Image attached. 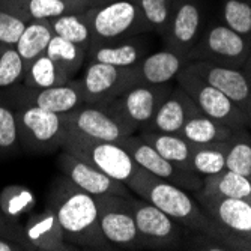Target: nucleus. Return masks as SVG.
Segmentation results:
<instances>
[{
	"label": "nucleus",
	"mask_w": 251,
	"mask_h": 251,
	"mask_svg": "<svg viewBox=\"0 0 251 251\" xmlns=\"http://www.w3.org/2000/svg\"><path fill=\"white\" fill-rule=\"evenodd\" d=\"M47 204L57 215L66 242L86 250H113L101 232L95 196L62 176L51 185Z\"/></svg>",
	"instance_id": "obj_1"
},
{
	"label": "nucleus",
	"mask_w": 251,
	"mask_h": 251,
	"mask_svg": "<svg viewBox=\"0 0 251 251\" xmlns=\"http://www.w3.org/2000/svg\"><path fill=\"white\" fill-rule=\"evenodd\" d=\"M126 187L139 197L148 200L153 206L166 212L182 227H187L190 230L199 232L209 239L220 242L221 235L218 227L203 211L200 203L194 196L190 194L188 190L180 188L161 177H156L142 167Z\"/></svg>",
	"instance_id": "obj_2"
},
{
	"label": "nucleus",
	"mask_w": 251,
	"mask_h": 251,
	"mask_svg": "<svg viewBox=\"0 0 251 251\" xmlns=\"http://www.w3.org/2000/svg\"><path fill=\"white\" fill-rule=\"evenodd\" d=\"M62 149L73 153L74 156L111 176L113 179L124 182L125 185L140 170L139 164L128 153V151L115 142H104L89 139L71 129H63Z\"/></svg>",
	"instance_id": "obj_3"
},
{
	"label": "nucleus",
	"mask_w": 251,
	"mask_h": 251,
	"mask_svg": "<svg viewBox=\"0 0 251 251\" xmlns=\"http://www.w3.org/2000/svg\"><path fill=\"white\" fill-rule=\"evenodd\" d=\"M90 44L107 42L151 32L135 0H108L86 11Z\"/></svg>",
	"instance_id": "obj_4"
},
{
	"label": "nucleus",
	"mask_w": 251,
	"mask_h": 251,
	"mask_svg": "<svg viewBox=\"0 0 251 251\" xmlns=\"http://www.w3.org/2000/svg\"><path fill=\"white\" fill-rule=\"evenodd\" d=\"M196 200L220 230V244L227 250H242L251 238V201L244 199L221 197L201 190L194 191Z\"/></svg>",
	"instance_id": "obj_5"
},
{
	"label": "nucleus",
	"mask_w": 251,
	"mask_h": 251,
	"mask_svg": "<svg viewBox=\"0 0 251 251\" xmlns=\"http://www.w3.org/2000/svg\"><path fill=\"white\" fill-rule=\"evenodd\" d=\"M251 49V39L226 26L223 21L212 23L203 30L193 50L187 56V62H211L226 66L242 68Z\"/></svg>",
	"instance_id": "obj_6"
},
{
	"label": "nucleus",
	"mask_w": 251,
	"mask_h": 251,
	"mask_svg": "<svg viewBox=\"0 0 251 251\" xmlns=\"http://www.w3.org/2000/svg\"><path fill=\"white\" fill-rule=\"evenodd\" d=\"M21 149L29 153H51L62 149L63 118L38 107L14 108Z\"/></svg>",
	"instance_id": "obj_7"
},
{
	"label": "nucleus",
	"mask_w": 251,
	"mask_h": 251,
	"mask_svg": "<svg viewBox=\"0 0 251 251\" xmlns=\"http://www.w3.org/2000/svg\"><path fill=\"white\" fill-rule=\"evenodd\" d=\"M2 97L12 108L38 107L59 115H65L84 104L83 90L77 78L60 86L36 89L18 83L12 87L0 90Z\"/></svg>",
	"instance_id": "obj_8"
},
{
	"label": "nucleus",
	"mask_w": 251,
	"mask_h": 251,
	"mask_svg": "<svg viewBox=\"0 0 251 251\" xmlns=\"http://www.w3.org/2000/svg\"><path fill=\"white\" fill-rule=\"evenodd\" d=\"M172 89L170 83L135 84L104 107L134 132L142 131L155 116L156 110L169 97Z\"/></svg>",
	"instance_id": "obj_9"
},
{
	"label": "nucleus",
	"mask_w": 251,
	"mask_h": 251,
	"mask_svg": "<svg viewBox=\"0 0 251 251\" xmlns=\"http://www.w3.org/2000/svg\"><path fill=\"white\" fill-rule=\"evenodd\" d=\"M176 80L177 84L193 98L203 115L226 126H230L232 129L251 126L242 111L223 92L199 75L190 73L187 68L177 74Z\"/></svg>",
	"instance_id": "obj_10"
},
{
	"label": "nucleus",
	"mask_w": 251,
	"mask_h": 251,
	"mask_svg": "<svg viewBox=\"0 0 251 251\" xmlns=\"http://www.w3.org/2000/svg\"><path fill=\"white\" fill-rule=\"evenodd\" d=\"M97 203L101 232L113 248H143L137 233L129 197L100 196L97 197Z\"/></svg>",
	"instance_id": "obj_11"
},
{
	"label": "nucleus",
	"mask_w": 251,
	"mask_h": 251,
	"mask_svg": "<svg viewBox=\"0 0 251 251\" xmlns=\"http://www.w3.org/2000/svg\"><path fill=\"white\" fill-rule=\"evenodd\" d=\"M137 233L143 248L166 250L179 245L182 226L142 197H129Z\"/></svg>",
	"instance_id": "obj_12"
},
{
	"label": "nucleus",
	"mask_w": 251,
	"mask_h": 251,
	"mask_svg": "<svg viewBox=\"0 0 251 251\" xmlns=\"http://www.w3.org/2000/svg\"><path fill=\"white\" fill-rule=\"evenodd\" d=\"M185 68L223 92L242 111L251 125V77L244 71V68L203 60L190 62Z\"/></svg>",
	"instance_id": "obj_13"
},
{
	"label": "nucleus",
	"mask_w": 251,
	"mask_h": 251,
	"mask_svg": "<svg viewBox=\"0 0 251 251\" xmlns=\"http://www.w3.org/2000/svg\"><path fill=\"white\" fill-rule=\"evenodd\" d=\"M77 80L83 90L84 104L101 107L134 86L131 68H119L94 60H87L81 77Z\"/></svg>",
	"instance_id": "obj_14"
},
{
	"label": "nucleus",
	"mask_w": 251,
	"mask_h": 251,
	"mask_svg": "<svg viewBox=\"0 0 251 251\" xmlns=\"http://www.w3.org/2000/svg\"><path fill=\"white\" fill-rule=\"evenodd\" d=\"M128 153L134 158V161L139 164L143 170L169 180L172 184L188 190V191H199L203 187V177L191 170L179 167L169 159L159 155L149 143H146L140 135H128L119 142Z\"/></svg>",
	"instance_id": "obj_15"
},
{
	"label": "nucleus",
	"mask_w": 251,
	"mask_h": 251,
	"mask_svg": "<svg viewBox=\"0 0 251 251\" xmlns=\"http://www.w3.org/2000/svg\"><path fill=\"white\" fill-rule=\"evenodd\" d=\"M62 118L66 129L75 131L95 140L119 143L125 137L134 134L129 126L101 105L83 104L70 113H65Z\"/></svg>",
	"instance_id": "obj_16"
},
{
	"label": "nucleus",
	"mask_w": 251,
	"mask_h": 251,
	"mask_svg": "<svg viewBox=\"0 0 251 251\" xmlns=\"http://www.w3.org/2000/svg\"><path fill=\"white\" fill-rule=\"evenodd\" d=\"M57 167L60 169L63 176L70 179L74 185H77L83 191L95 197L100 196L131 197L132 196V191L124 182L113 179L111 176L102 173L101 170L74 156L68 151L60 149V153L57 156Z\"/></svg>",
	"instance_id": "obj_17"
},
{
	"label": "nucleus",
	"mask_w": 251,
	"mask_h": 251,
	"mask_svg": "<svg viewBox=\"0 0 251 251\" xmlns=\"http://www.w3.org/2000/svg\"><path fill=\"white\" fill-rule=\"evenodd\" d=\"M203 32V8L200 0H175L173 14L164 38L166 49L185 57Z\"/></svg>",
	"instance_id": "obj_18"
},
{
	"label": "nucleus",
	"mask_w": 251,
	"mask_h": 251,
	"mask_svg": "<svg viewBox=\"0 0 251 251\" xmlns=\"http://www.w3.org/2000/svg\"><path fill=\"white\" fill-rule=\"evenodd\" d=\"M25 235L32 250L39 251H71L75 247L65 241L57 215L47 204L41 212H30L23 224Z\"/></svg>",
	"instance_id": "obj_19"
},
{
	"label": "nucleus",
	"mask_w": 251,
	"mask_h": 251,
	"mask_svg": "<svg viewBox=\"0 0 251 251\" xmlns=\"http://www.w3.org/2000/svg\"><path fill=\"white\" fill-rule=\"evenodd\" d=\"M199 111L201 110L197 107L193 98L177 84V87L172 89L169 97L156 110L155 116L142 131L179 134L185 122Z\"/></svg>",
	"instance_id": "obj_20"
},
{
	"label": "nucleus",
	"mask_w": 251,
	"mask_h": 251,
	"mask_svg": "<svg viewBox=\"0 0 251 251\" xmlns=\"http://www.w3.org/2000/svg\"><path fill=\"white\" fill-rule=\"evenodd\" d=\"M187 59L177 53L164 49L152 54H146L135 66H132V84H166L177 77L184 70Z\"/></svg>",
	"instance_id": "obj_21"
},
{
	"label": "nucleus",
	"mask_w": 251,
	"mask_h": 251,
	"mask_svg": "<svg viewBox=\"0 0 251 251\" xmlns=\"http://www.w3.org/2000/svg\"><path fill=\"white\" fill-rule=\"evenodd\" d=\"M146 56V42L140 35L90 44L87 49V60L101 62L119 68H132Z\"/></svg>",
	"instance_id": "obj_22"
},
{
	"label": "nucleus",
	"mask_w": 251,
	"mask_h": 251,
	"mask_svg": "<svg viewBox=\"0 0 251 251\" xmlns=\"http://www.w3.org/2000/svg\"><path fill=\"white\" fill-rule=\"evenodd\" d=\"M29 21H49L66 14L84 12L89 8L105 3L104 0H8Z\"/></svg>",
	"instance_id": "obj_23"
},
{
	"label": "nucleus",
	"mask_w": 251,
	"mask_h": 251,
	"mask_svg": "<svg viewBox=\"0 0 251 251\" xmlns=\"http://www.w3.org/2000/svg\"><path fill=\"white\" fill-rule=\"evenodd\" d=\"M139 135L146 143H149L159 155L169 159L170 163L179 167H184L187 170H191L190 161H191V153H193L194 145L190 143L187 139H184L180 134L139 131Z\"/></svg>",
	"instance_id": "obj_24"
},
{
	"label": "nucleus",
	"mask_w": 251,
	"mask_h": 251,
	"mask_svg": "<svg viewBox=\"0 0 251 251\" xmlns=\"http://www.w3.org/2000/svg\"><path fill=\"white\" fill-rule=\"evenodd\" d=\"M233 131L235 129H232L230 126H226L199 111L185 122L179 134L194 146H201L224 143L230 139Z\"/></svg>",
	"instance_id": "obj_25"
},
{
	"label": "nucleus",
	"mask_w": 251,
	"mask_h": 251,
	"mask_svg": "<svg viewBox=\"0 0 251 251\" xmlns=\"http://www.w3.org/2000/svg\"><path fill=\"white\" fill-rule=\"evenodd\" d=\"M74 78L68 75L54 60H51L47 53H44L26 65L23 84L36 89H45L65 84Z\"/></svg>",
	"instance_id": "obj_26"
},
{
	"label": "nucleus",
	"mask_w": 251,
	"mask_h": 251,
	"mask_svg": "<svg viewBox=\"0 0 251 251\" xmlns=\"http://www.w3.org/2000/svg\"><path fill=\"white\" fill-rule=\"evenodd\" d=\"M200 190L221 197L244 199L251 201V179L227 169L218 175L203 177V187Z\"/></svg>",
	"instance_id": "obj_27"
},
{
	"label": "nucleus",
	"mask_w": 251,
	"mask_h": 251,
	"mask_svg": "<svg viewBox=\"0 0 251 251\" xmlns=\"http://www.w3.org/2000/svg\"><path fill=\"white\" fill-rule=\"evenodd\" d=\"M53 30L49 25V21L44 20H33L29 21L25 32L21 33L15 49L21 56L25 65L36 59L38 56L47 51L49 44L53 38Z\"/></svg>",
	"instance_id": "obj_28"
},
{
	"label": "nucleus",
	"mask_w": 251,
	"mask_h": 251,
	"mask_svg": "<svg viewBox=\"0 0 251 251\" xmlns=\"http://www.w3.org/2000/svg\"><path fill=\"white\" fill-rule=\"evenodd\" d=\"M45 53L71 78L77 75V73L84 66V62H87V50L57 35H53Z\"/></svg>",
	"instance_id": "obj_29"
},
{
	"label": "nucleus",
	"mask_w": 251,
	"mask_h": 251,
	"mask_svg": "<svg viewBox=\"0 0 251 251\" xmlns=\"http://www.w3.org/2000/svg\"><path fill=\"white\" fill-rule=\"evenodd\" d=\"M226 169L251 179V135L245 128L235 129L226 143Z\"/></svg>",
	"instance_id": "obj_30"
},
{
	"label": "nucleus",
	"mask_w": 251,
	"mask_h": 251,
	"mask_svg": "<svg viewBox=\"0 0 251 251\" xmlns=\"http://www.w3.org/2000/svg\"><path fill=\"white\" fill-rule=\"evenodd\" d=\"M49 25L54 35L80 45V47H83L84 50L89 49L90 29H89L86 11L51 18V20H49Z\"/></svg>",
	"instance_id": "obj_31"
},
{
	"label": "nucleus",
	"mask_w": 251,
	"mask_h": 251,
	"mask_svg": "<svg viewBox=\"0 0 251 251\" xmlns=\"http://www.w3.org/2000/svg\"><path fill=\"white\" fill-rule=\"evenodd\" d=\"M35 204L36 197L26 185H8L0 191V209L15 223H21L20 220L29 215Z\"/></svg>",
	"instance_id": "obj_32"
},
{
	"label": "nucleus",
	"mask_w": 251,
	"mask_h": 251,
	"mask_svg": "<svg viewBox=\"0 0 251 251\" xmlns=\"http://www.w3.org/2000/svg\"><path fill=\"white\" fill-rule=\"evenodd\" d=\"M226 143L194 146L190 169L201 177L218 175L226 170Z\"/></svg>",
	"instance_id": "obj_33"
},
{
	"label": "nucleus",
	"mask_w": 251,
	"mask_h": 251,
	"mask_svg": "<svg viewBox=\"0 0 251 251\" xmlns=\"http://www.w3.org/2000/svg\"><path fill=\"white\" fill-rule=\"evenodd\" d=\"M15 110L0 97V158H11L21 152Z\"/></svg>",
	"instance_id": "obj_34"
},
{
	"label": "nucleus",
	"mask_w": 251,
	"mask_h": 251,
	"mask_svg": "<svg viewBox=\"0 0 251 251\" xmlns=\"http://www.w3.org/2000/svg\"><path fill=\"white\" fill-rule=\"evenodd\" d=\"M135 2L139 5L149 29L164 39L172 20L175 0H135Z\"/></svg>",
	"instance_id": "obj_35"
},
{
	"label": "nucleus",
	"mask_w": 251,
	"mask_h": 251,
	"mask_svg": "<svg viewBox=\"0 0 251 251\" xmlns=\"http://www.w3.org/2000/svg\"><path fill=\"white\" fill-rule=\"evenodd\" d=\"M221 21L236 33L251 39V0H223Z\"/></svg>",
	"instance_id": "obj_36"
},
{
	"label": "nucleus",
	"mask_w": 251,
	"mask_h": 251,
	"mask_svg": "<svg viewBox=\"0 0 251 251\" xmlns=\"http://www.w3.org/2000/svg\"><path fill=\"white\" fill-rule=\"evenodd\" d=\"M29 20L17 11L8 0H0V45L15 47Z\"/></svg>",
	"instance_id": "obj_37"
},
{
	"label": "nucleus",
	"mask_w": 251,
	"mask_h": 251,
	"mask_svg": "<svg viewBox=\"0 0 251 251\" xmlns=\"http://www.w3.org/2000/svg\"><path fill=\"white\" fill-rule=\"evenodd\" d=\"M25 68L26 65L15 47L0 45V90L23 83Z\"/></svg>",
	"instance_id": "obj_38"
},
{
	"label": "nucleus",
	"mask_w": 251,
	"mask_h": 251,
	"mask_svg": "<svg viewBox=\"0 0 251 251\" xmlns=\"http://www.w3.org/2000/svg\"><path fill=\"white\" fill-rule=\"evenodd\" d=\"M0 236H3V238H8V239H12L21 245H25L29 250L30 245L27 242V238L25 235V229H23V223H15L12 220H9L3 212L2 209H0Z\"/></svg>",
	"instance_id": "obj_39"
},
{
	"label": "nucleus",
	"mask_w": 251,
	"mask_h": 251,
	"mask_svg": "<svg viewBox=\"0 0 251 251\" xmlns=\"http://www.w3.org/2000/svg\"><path fill=\"white\" fill-rule=\"evenodd\" d=\"M0 251H27V248L12 239L0 236Z\"/></svg>",
	"instance_id": "obj_40"
},
{
	"label": "nucleus",
	"mask_w": 251,
	"mask_h": 251,
	"mask_svg": "<svg viewBox=\"0 0 251 251\" xmlns=\"http://www.w3.org/2000/svg\"><path fill=\"white\" fill-rule=\"evenodd\" d=\"M242 68H244V71L251 77V49H250V53H248V56H247V60L244 62V65H242Z\"/></svg>",
	"instance_id": "obj_41"
},
{
	"label": "nucleus",
	"mask_w": 251,
	"mask_h": 251,
	"mask_svg": "<svg viewBox=\"0 0 251 251\" xmlns=\"http://www.w3.org/2000/svg\"><path fill=\"white\" fill-rule=\"evenodd\" d=\"M242 250H248V251H251V238H248V239L244 242V245H242Z\"/></svg>",
	"instance_id": "obj_42"
},
{
	"label": "nucleus",
	"mask_w": 251,
	"mask_h": 251,
	"mask_svg": "<svg viewBox=\"0 0 251 251\" xmlns=\"http://www.w3.org/2000/svg\"><path fill=\"white\" fill-rule=\"evenodd\" d=\"M104 2H108V0H104Z\"/></svg>",
	"instance_id": "obj_43"
}]
</instances>
